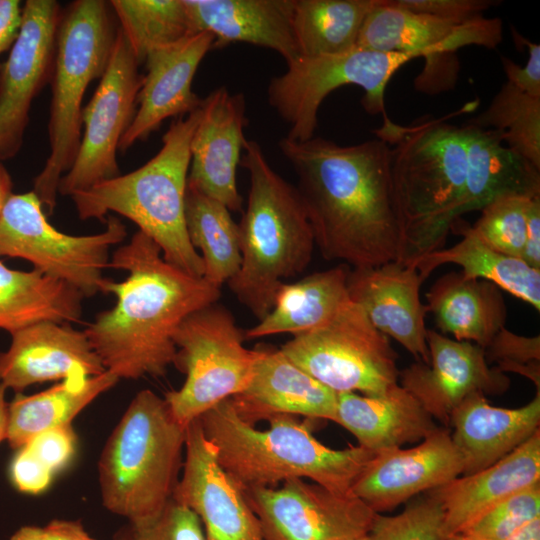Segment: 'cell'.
<instances>
[{"mask_svg": "<svg viewBox=\"0 0 540 540\" xmlns=\"http://www.w3.org/2000/svg\"><path fill=\"white\" fill-rule=\"evenodd\" d=\"M297 190L326 260L352 268L397 261L400 229L391 181V148L383 139L342 146L313 137L282 138Z\"/></svg>", "mask_w": 540, "mask_h": 540, "instance_id": "obj_1", "label": "cell"}, {"mask_svg": "<svg viewBox=\"0 0 540 540\" xmlns=\"http://www.w3.org/2000/svg\"><path fill=\"white\" fill-rule=\"evenodd\" d=\"M109 267L128 276L105 280L102 293L113 294L116 304L84 332L106 370L119 379L165 375L176 356V329L192 312L217 302L221 288L168 263L140 230L113 253Z\"/></svg>", "mask_w": 540, "mask_h": 540, "instance_id": "obj_2", "label": "cell"}, {"mask_svg": "<svg viewBox=\"0 0 540 540\" xmlns=\"http://www.w3.org/2000/svg\"><path fill=\"white\" fill-rule=\"evenodd\" d=\"M198 419L205 437L216 449L219 464L243 491L275 487L300 478L339 493H350L375 455L360 445L332 449L292 415L273 416L267 420V429H257L238 416L230 399Z\"/></svg>", "mask_w": 540, "mask_h": 540, "instance_id": "obj_3", "label": "cell"}, {"mask_svg": "<svg viewBox=\"0 0 540 540\" xmlns=\"http://www.w3.org/2000/svg\"><path fill=\"white\" fill-rule=\"evenodd\" d=\"M240 164L249 173L247 207L239 225L242 261L227 284L258 320L272 309L285 280L312 260L315 240L296 187L268 163L255 140H246Z\"/></svg>", "mask_w": 540, "mask_h": 540, "instance_id": "obj_4", "label": "cell"}, {"mask_svg": "<svg viewBox=\"0 0 540 540\" xmlns=\"http://www.w3.org/2000/svg\"><path fill=\"white\" fill-rule=\"evenodd\" d=\"M200 114L199 107L173 121L159 152L138 169L70 196L81 220L105 223L109 212L130 219L160 247L168 263L196 278H203L204 265L187 234L185 197Z\"/></svg>", "mask_w": 540, "mask_h": 540, "instance_id": "obj_5", "label": "cell"}, {"mask_svg": "<svg viewBox=\"0 0 540 540\" xmlns=\"http://www.w3.org/2000/svg\"><path fill=\"white\" fill-rule=\"evenodd\" d=\"M387 139L396 143L391 181L400 229L397 262L412 266L443 248L456 221L466 176L465 129L432 119L395 125Z\"/></svg>", "mask_w": 540, "mask_h": 540, "instance_id": "obj_6", "label": "cell"}, {"mask_svg": "<svg viewBox=\"0 0 540 540\" xmlns=\"http://www.w3.org/2000/svg\"><path fill=\"white\" fill-rule=\"evenodd\" d=\"M187 427L149 389L138 392L98 462L103 506L129 523L155 519L172 501L183 467Z\"/></svg>", "mask_w": 540, "mask_h": 540, "instance_id": "obj_7", "label": "cell"}, {"mask_svg": "<svg viewBox=\"0 0 540 540\" xmlns=\"http://www.w3.org/2000/svg\"><path fill=\"white\" fill-rule=\"evenodd\" d=\"M114 16L109 1L103 0L73 1L62 11L51 77L50 153L33 185L48 214L56 207L59 181L78 152L85 92L109 62L118 30Z\"/></svg>", "mask_w": 540, "mask_h": 540, "instance_id": "obj_8", "label": "cell"}, {"mask_svg": "<svg viewBox=\"0 0 540 540\" xmlns=\"http://www.w3.org/2000/svg\"><path fill=\"white\" fill-rule=\"evenodd\" d=\"M244 331L218 301L189 314L176 329L174 364L186 379L165 394L176 420L187 427L219 403L243 391L252 380L257 348L244 347Z\"/></svg>", "mask_w": 540, "mask_h": 540, "instance_id": "obj_9", "label": "cell"}, {"mask_svg": "<svg viewBox=\"0 0 540 540\" xmlns=\"http://www.w3.org/2000/svg\"><path fill=\"white\" fill-rule=\"evenodd\" d=\"M414 58L360 47L339 55L300 57L270 80L268 102L287 123L286 137L304 142L314 137L324 99L339 87L357 85L364 91V109L372 115L382 114L383 127H387L392 122L385 109L386 86L393 74Z\"/></svg>", "mask_w": 540, "mask_h": 540, "instance_id": "obj_10", "label": "cell"}, {"mask_svg": "<svg viewBox=\"0 0 540 540\" xmlns=\"http://www.w3.org/2000/svg\"><path fill=\"white\" fill-rule=\"evenodd\" d=\"M280 350L336 393L380 394L398 383L397 354L350 299L322 326L294 336Z\"/></svg>", "mask_w": 540, "mask_h": 540, "instance_id": "obj_11", "label": "cell"}, {"mask_svg": "<svg viewBox=\"0 0 540 540\" xmlns=\"http://www.w3.org/2000/svg\"><path fill=\"white\" fill-rule=\"evenodd\" d=\"M105 224V230L97 234H65L48 222L33 191L12 194L0 215V256L25 259L34 269L90 297L102 293L109 249L127 235L116 217L109 216Z\"/></svg>", "mask_w": 540, "mask_h": 540, "instance_id": "obj_12", "label": "cell"}, {"mask_svg": "<svg viewBox=\"0 0 540 540\" xmlns=\"http://www.w3.org/2000/svg\"><path fill=\"white\" fill-rule=\"evenodd\" d=\"M118 26L107 67L82 111L81 136L71 168L61 177L58 194L72 196L120 175L116 152L136 113L143 76Z\"/></svg>", "mask_w": 540, "mask_h": 540, "instance_id": "obj_13", "label": "cell"}, {"mask_svg": "<svg viewBox=\"0 0 540 540\" xmlns=\"http://www.w3.org/2000/svg\"><path fill=\"white\" fill-rule=\"evenodd\" d=\"M502 41V21L480 17L457 23L434 16L414 13L380 0L367 15L357 47L385 53L410 54L425 58L423 72L415 84L427 89L430 82L441 77L445 88L457 78L456 51L464 46L477 45L496 48Z\"/></svg>", "mask_w": 540, "mask_h": 540, "instance_id": "obj_14", "label": "cell"}, {"mask_svg": "<svg viewBox=\"0 0 540 540\" xmlns=\"http://www.w3.org/2000/svg\"><path fill=\"white\" fill-rule=\"evenodd\" d=\"M243 492L265 540H350L370 533L377 515L351 493L300 478Z\"/></svg>", "mask_w": 540, "mask_h": 540, "instance_id": "obj_15", "label": "cell"}, {"mask_svg": "<svg viewBox=\"0 0 540 540\" xmlns=\"http://www.w3.org/2000/svg\"><path fill=\"white\" fill-rule=\"evenodd\" d=\"M62 10L55 0H28L19 33L0 68V160L17 155L33 99L51 81Z\"/></svg>", "mask_w": 540, "mask_h": 540, "instance_id": "obj_16", "label": "cell"}, {"mask_svg": "<svg viewBox=\"0 0 540 540\" xmlns=\"http://www.w3.org/2000/svg\"><path fill=\"white\" fill-rule=\"evenodd\" d=\"M173 500L197 515L205 540H265L243 490L219 464L199 419L186 429L182 473Z\"/></svg>", "mask_w": 540, "mask_h": 540, "instance_id": "obj_17", "label": "cell"}, {"mask_svg": "<svg viewBox=\"0 0 540 540\" xmlns=\"http://www.w3.org/2000/svg\"><path fill=\"white\" fill-rule=\"evenodd\" d=\"M429 364L415 362L399 372L398 383L410 392L434 419L445 426L455 409L469 396L501 394L510 379L490 367L483 347L428 330Z\"/></svg>", "mask_w": 540, "mask_h": 540, "instance_id": "obj_18", "label": "cell"}, {"mask_svg": "<svg viewBox=\"0 0 540 540\" xmlns=\"http://www.w3.org/2000/svg\"><path fill=\"white\" fill-rule=\"evenodd\" d=\"M463 471L451 432L439 427L415 447L375 453L350 493L380 513L450 482Z\"/></svg>", "mask_w": 540, "mask_h": 540, "instance_id": "obj_19", "label": "cell"}, {"mask_svg": "<svg viewBox=\"0 0 540 540\" xmlns=\"http://www.w3.org/2000/svg\"><path fill=\"white\" fill-rule=\"evenodd\" d=\"M200 120L191 140L187 186L241 211L243 198L236 172L246 141V100L226 87L210 92L200 106Z\"/></svg>", "mask_w": 540, "mask_h": 540, "instance_id": "obj_20", "label": "cell"}, {"mask_svg": "<svg viewBox=\"0 0 540 540\" xmlns=\"http://www.w3.org/2000/svg\"><path fill=\"white\" fill-rule=\"evenodd\" d=\"M213 36L207 32L151 51L146 59V74L139 91L136 113L120 140L118 150L126 151L146 140L171 117H181L198 109L202 103L192 90L195 73L205 55L212 50Z\"/></svg>", "mask_w": 540, "mask_h": 540, "instance_id": "obj_21", "label": "cell"}, {"mask_svg": "<svg viewBox=\"0 0 540 540\" xmlns=\"http://www.w3.org/2000/svg\"><path fill=\"white\" fill-rule=\"evenodd\" d=\"M423 283L417 269L397 261L352 268L347 278L351 301L371 324L401 344L417 362L429 364L426 341V304L420 299Z\"/></svg>", "mask_w": 540, "mask_h": 540, "instance_id": "obj_22", "label": "cell"}, {"mask_svg": "<svg viewBox=\"0 0 540 540\" xmlns=\"http://www.w3.org/2000/svg\"><path fill=\"white\" fill-rule=\"evenodd\" d=\"M106 371L86 333L68 323L41 321L11 334L0 352V383L20 393L28 386Z\"/></svg>", "mask_w": 540, "mask_h": 540, "instance_id": "obj_23", "label": "cell"}, {"mask_svg": "<svg viewBox=\"0 0 540 540\" xmlns=\"http://www.w3.org/2000/svg\"><path fill=\"white\" fill-rule=\"evenodd\" d=\"M249 385L229 398L238 416L254 425L276 415L335 422L337 393L310 376L280 349L259 345Z\"/></svg>", "mask_w": 540, "mask_h": 540, "instance_id": "obj_24", "label": "cell"}, {"mask_svg": "<svg viewBox=\"0 0 540 540\" xmlns=\"http://www.w3.org/2000/svg\"><path fill=\"white\" fill-rule=\"evenodd\" d=\"M540 482V429L492 465L428 491L444 510L446 539L507 497Z\"/></svg>", "mask_w": 540, "mask_h": 540, "instance_id": "obj_25", "label": "cell"}, {"mask_svg": "<svg viewBox=\"0 0 540 540\" xmlns=\"http://www.w3.org/2000/svg\"><path fill=\"white\" fill-rule=\"evenodd\" d=\"M193 34L213 36L212 49L244 42L279 53L290 65L300 55L291 16L292 0H184Z\"/></svg>", "mask_w": 540, "mask_h": 540, "instance_id": "obj_26", "label": "cell"}, {"mask_svg": "<svg viewBox=\"0 0 540 540\" xmlns=\"http://www.w3.org/2000/svg\"><path fill=\"white\" fill-rule=\"evenodd\" d=\"M540 425V391L526 405L502 408L491 405L484 394L466 398L453 412L451 438L463 462L462 475L480 471L525 442Z\"/></svg>", "mask_w": 540, "mask_h": 540, "instance_id": "obj_27", "label": "cell"}, {"mask_svg": "<svg viewBox=\"0 0 540 540\" xmlns=\"http://www.w3.org/2000/svg\"><path fill=\"white\" fill-rule=\"evenodd\" d=\"M335 423L374 453L422 441L439 428L399 383L375 395L337 393Z\"/></svg>", "mask_w": 540, "mask_h": 540, "instance_id": "obj_28", "label": "cell"}, {"mask_svg": "<svg viewBox=\"0 0 540 540\" xmlns=\"http://www.w3.org/2000/svg\"><path fill=\"white\" fill-rule=\"evenodd\" d=\"M463 127L466 176L456 219L471 211H481L500 197L540 195V169L505 146L502 132L471 124Z\"/></svg>", "mask_w": 540, "mask_h": 540, "instance_id": "obj_29", "label": "cell"}, {"mask_svg": "<svg viewBox=\"0 0 540 540\" xmlns=\"http://www.w3.org/2000/svg\"><path fill=\"white\" fill-rule=\"evenodd\" d=\"M427 311L442 334L486 348L505 327L507 308L495 284L467 278L461 272L439 277L426 294Z\"/></svg>", "mask_w": 540, "mask_h": 540, "instance_id": "obj_30", "label": "cell"}, {"mask_svg": "<svg viewBox=\"0 0 540 540\" xmlns=\"http://www.w3.org/2000/svg\"><path fill=\"white\" fill-rule=\"evenodd\" d=\"M348 273L345 265H338L283 283L271 311L244 331L245 340L283 333L297 336L322 326L349 300Z\"/></svg>", "mask_w": 540, "mask_h": 540, "instance_id": "obj_31", "label": "cell"}, {"mask_svg": "<svg viewBox=\"0 0 540 540\" xmlns=\"http://www.w3.org/2000/svg\"><path fill=\"white\" fill-rule=\"evenodd\" d=\"M118 380L106 370L92 377L71 376L37 394L17 393L8 403L6 441L12 448L19 449L41 432L70 425L84 408Z\"/></svg>", "mask_w": 540, "mask_h": 540, "instance_id": "obj_32", "label": "cell"}, {"mask_svg": "<svg viewBox=\"0 0 540 540\" xmlns=\"http://www.w3.org/2000/svg\"><path fill=\"white\" fill-rule=\"evenodd\" d=\"M84 295L43 272L18 271L0 261V329L10 334L41 321L78 322Z\"/></svg>", "mask_w": 540, "mask_h": 540, "instance_id": "obj_33", "label": "cell"}, {"mask_svg": "<svg viewBox=\"0 0 540 540\" xmlns=\"http://www.w3.org/2000/svg\"><path fill=\"white\" fill-rule=\"evenodd\" d=\"M461 235L453 246L430 252L413 263L423 281L437 267L455 264L465 277L489 281L540 310V270L489 247L472 227H463Z\"/></svg>", "mask_w": 540, "mask_h": 540, "instance_id": "obj_34", "label": "cell"}, {"mask_svg": "<svg viewBox=\"0 0 540 540\" xmlns=\"http://www.w3.org/2000/svg\"><path fill=\"white\" fill-rule=\"evenodd\" d=\"M380 0H292L300 57L339 55L357 47L362 25Z\"/></svg>", "mask_w": 540, "mask_h": 540, "instance_id": "obj_35", "label": "cell"}, {"mask_svg": "<svg viewBox=\"0 0 540 540\" xmlns=\"http://www.w3.org/2000/svg\"><path fill=\"white\" fill-rule=\"evenodd\" d=\"M185 220L192 246L201 251L203 279L221 288L240 269L239 225L224 204L188 186Z\"/></svg>", "mask_w": 540, "mask_h": 540, "instance_id": "obj_36", "label": "cell"}, {"mask_svg": "<svg viewBox=\"0 0 540 540\" xmlns=\"http://www.w3.org/2000/svg\"><path fill=\"white\" fill-rule=\"evenodd\" d=\"M109 3L139 64L151 51L193 34L184 0H112Z\"/></svg>", "mask_w": 540, "mask_h": 540, "instance_id": "obj_37", "label": "cell"}, {"mask_svg": "<svg viewBox=\"0 0 540 540\" xmlns=\"http://www.w3.org/2000/svg\"><path fill=\"white\" fill-rule=\"evenodd\" d=\"M469 124L502 132L509 148L540 169V98L507 81Z\"/></svg>", "mask_w": 540, "mask_h": 540, "instance_id": "obj_38", "label": "cell"}, {"mask_svg": "<svg viewBox=\"0 0 540 540\" xmlns=\"http://www.w3.org/2000/svg\"><path fill=\"white\" fill-rule=\"evenodd\" d=\"M531 198L510 195L494 200L481 210L473 231L494 250L522 259Z\"/></svg>", "mask_w": 540, "mask_h": 540, "instance_id": "obj_39", "label": "cell"}, {"mask_svg": "<svg viewBox=\"0 0 540 540\" xmlns=\"http://www.w3.org/2000/svg\"><path fill=\"white\" fill-rule=\"evenodd\" d=\"M370 534L376 540H446L444 510L429 492L393 516L377 513Z\"/></svg>", "mask_w": 540, "mask_h": 540, "instance_id": "obj_40", "label": "cell"}, {"mask_svg": "<svg viewBox=\"0 0 540 540\" xmlns=\"http://www.w3.org/2000/svg\"><path fill=\"white\" fill-rule=\"evenodd\" d=\"M540 518V482L499 502L461 533L477 540H507Z\"/></svg>", "mask_w": 540, "mask_h": 540, "instance_id": "obj_41", "label": "cell"}, {"mask_svg": "<svg viewBox=\"0 0 540 540\" xmlns=\"http://www.w3.org/2000/svg\"><path fill=\"white\" fill-rule=\"evenodd\" d=\"M113 540H205V537L197 515L172 499L155 519L140 524L127 522Z\"/></svg>", "mask_w": 540, "mask_h": 540, "instance_id": "obj_42", "label": "cell"}, {"mask_svg": "<svg viewBox=\"0 0 540 540\" xmlns=\"http://www.w3.org/2000/svg\"><path fill=\"white\" fill-rule=\"evenodd\" d=\"M485 358L499 371L520 374L540 391V336H521L503 327L484 348Z\"/></svg>", "mask_w": 540, "mask_h": 540, "instance_id": "obj_43", "label": "cell"}, {"mask_svg": "<svg viewBox=\"0 0 540 540\" xmlns=\"http://www.w3.org/2000/svg\"><path fill=\"white\" fill-rule=\"evenodd\" d=\"M24 446L55 474L74 457L77 437L71 424L63 425L37 434Z\"/></svg>", "mask_w": 540, "mask_h": 540, "instance_id": "obj_44", "label": "cell"}, {"mask_svg": "<svg viewBox=\"0 0 540 540\" xmlns=\"http://www.w3.org/2000/svg\"><path fill=\"white\" fill-rule=\"evenodd\" d=\"M395 7L457 23L483 17L484 11L496 6L495 0H388Z\"/></svg>", "mask_w": 540, "mask_h": 540, "instance_id": "obj_45", "label": "cell"}, {"mask_svg": "<svg viewBox=\"0 0 540 540\" xmlns=\"http://www.w3.org/2000/svg\"><path fill=\"white\" fill-rule=\"evenodd\" d=\"M9 476L18 491L36 495L49 487L54 474L22 446L11 460Z\"/></svg>", "mask_w": 540, "mask_h": 540, "instance_id": "obj_46", "label": "cell"}, {"mask_svg": "<svg viewBox=\"0 0 540 540\" xmlns=\"http://www.w3.org/2000/svg\"><path fill=\"white\" fill-rule=\"evenodd\" d=\"M516 43L527 47L529 57L523 67L502 56L501 63L507 81L530 96L540 98V45L531 42L513 30Z\"/></svg>", "mask_w": 540, "mask_h": 540, "instance_id": "obj_47", "label": "cell"}, {"mask_svg": "<svg viewBox=\"0 0 540 540\" xmlns=\"http://www.w3.org/2000/svg\"><path fill=\"white\" fill-rule=\"evenodd\" d=\"M522 260L530 267L540 270V195L532 197L528 203Z\"/></svg>", "mask_w": 540, "mask_h": 540, "instance_id": "obj_48", "label": "cell"}, {"mask_svg": "<svg viewBox=\"0 0 540 540\" xmlns=\"http://www.w3.org/2000/svg\"><path fill=\"white\" fill-rule=\"evenodd\" d=\"M22 22V7L17 0H0V55L10 49Z\"/></svg>", "mask_w": 540, "mask_h": 540, "instance_id": "obj_49", "label": "cell"}, {"mask_svg": "<svg viewBox=\"0 0 540 540\" xmlns=\"http://www.w3.org/2000/svg\"><path fill=\"white\" fill-rule=\"evenodd\" d=\"M48 540H97L78 520L54 519L45 526Z\"/></svg>", "mask_w": 540, "mask_h": 540, "instance_id": "obj_50", "label": "cell"}, {"mask_svg": "<svg viewBox=\"0 0 540 540\" xmlns=\"http://www.w3.org/2000/svg\"><path fill=\"white\" fill-rule=\"evenodd\" d=\"M8 540H48L45 527L27 525L16 530Z\"/></svg>", "mask_w": 540, "mask_h": 540, "instance_id": "obj_51", "label": "cell"}, {"mask_svg": "<svg viewBox=\"0 0 540 540\" xmlns=\"http://www.w3.org/2000/svg\"><path fill=\"white\" fill-rule=\"evenodd\" d=\"M12 180L7 169L0 163V215L12 193Z\"/></svg>", "mask_w": 540, "mask_h": 540, "instance_id": "obj_52", "label": "cell"}, {"mask_svg": "<svg viewBox=\"0 0 540 540\" xmlns=\"http://www.w3.org/2000/svg\"><path fill=\"white\" fill-rule=\"evenodd\" d=\"M507 540H540V518L530 522Z\"/></svg>", "mask_w": 540, "mask_h": 540, "instance_id": "obj_53", "label": "cell"}, {"mask_svg": "<svg viewBox=\"0 0 540 540\" xmlns=\"http://www.w3.org/2000/svg\"><path fill=\"white\" fill-rule=\"evenodd\" d=\"M6 387L0 383V443L6 440L8 403L5 399Z\"/></svg>", "mask_w": 540, "mask_h": 540, "instance_id": "obj_54", "label": "cell"}, {"mask_svg": "<svg viewBox=\"0 0 540 540\" xmlns=\"http://www.w3.org/2000/svg\"><path fill=\"white\" fill-rule=\"evenodd\" d=\"M446 540H477L469 535H466L464 533H458L454 534L450 537H448Z\"/></svg>", "mask_w": 540, "mask_h": 540, "instance_id": "obj_55", "label": "cell"}, {"mask_svg": "<svg viewBox=\"0 0 540 540\" xmlns=\"http://www.w3.org/2000/svg\"><path fill=\"white\" fill-rule=\"evenodd\" d=\"M350 540H376L370 533Z\"/></svg>", "mask_w": 540, "mask_h": 540, "instance_id": "obj_56", "label": "cell"}]
</instances>
